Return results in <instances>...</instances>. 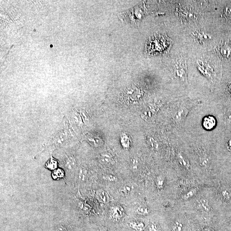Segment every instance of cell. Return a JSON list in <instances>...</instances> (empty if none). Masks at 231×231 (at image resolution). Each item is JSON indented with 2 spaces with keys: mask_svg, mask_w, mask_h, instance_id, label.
Masks as SVG:
<instances>
[{
  "mask_svg": "<svg viewBox=\"0 0 231 231\" xmlns=\"http://www.w3.org/2000/svg\"><path fill=\"white\" fill-rule=\"evenodd\" d=\"M200 101L192 99H180L173 103L169 114V122L177 135L181 133L185 121L190 111L201 105Z\"/></svg>",
  "mask_w": 231,
  "mask_h": 231,
  "instance_id": "6da1fadb",
  "label": "cell"
},
{
  "mask_svg": "<svg viewBox=\"0 0 231 231\" xmlns=\"http://www.w3.org/2000/svg\"><path fill=\"white\" fill-rule=\"evenodd\" d=\"M61 164L62 166L61 168L65 172L66 182L76 179L78 165L75 155L73 154L65 152L61 157Z\"/></svg>",
  "mask_w": 231,
  "mask_h": 231,
  "instance_id": "7a4b0ae2",
  "label": "cell"
},
{
  "mask_svg": "<svg viewBox=\"0 0 231 231\" xmlns=\"http://www.w3.org/2000/svg\"><path fill=\"white\" fill-rule=\"evenodd\" d=\"M196 151L198 164L200 167L204 169L209 168L212 163V158L207 146L201 142H196Z\"/></svg>",
  "mask_w": 231,
  "mask_h": 231,
  "instance_id": "3957f363",
  "label": "cell"
},
{
  "mask_svg": "<svg viewBox=\"0 0 231 231\" xmlns=\"http://www.w3.org/2000/svg\"><path fill=\"white\" fill-rule=\"evenodd\" d=\"M69 136L65 129L59 130L54 134L48 143V148L54 150L63 148L69 142Z\"/></svg>",
  "mask_w": 231,
  "mask_h": 231,
  "instance_id": "277c9868",
  "label": "cell"
},
{
  "mask_svg": "<svg viewBox=\"0 0 231 231\" xmlns=\"http://www.w3.org/2000/svg\"><path fill=\"white\" fill-rule=\"evenodd\" d=\"M162 105V103L160 101L149 103L143 110L141 117L145 121L152 122L156 117Z\"/></svg>",
  "mask_w": 231,
  "mask_h": 231,
  "instance_id": "5b68a950",
  "label": "cell"
},
{
  "mask_svg": "<svg viewBox=\"0 0 231 231\" xmlns=\"http://www.w3.org/2000/svg\"><path fill=\"white\" fill-rule=\"evenodd\" d=\"M141 96L140 91L136 87H131L125 91V98L129 102H135L138 101Z\"/></svg>",
  "mask_w": 231,
  "mask_h": 231,
  "instance_id": "8992f818",
  "label": "cell"
},
{
  "mask_svg": "<svg viewBox=\"0 0 231 231\" xmlns=\"http://www.w3.org/2000/svg\"><path fill=\"white\" fill-rule=\"evenodd\" d=\"M124 209L119 205L113 206L110 209V218L112 221L115 222L121 221L124 217Z\"/></svg>",
  "mask_w": 231,
  "mask_h": 231,
  "instance_id": "52a82bcc",
  "label": "cell"
},
{
  "mask_svg": "<svg viewBox=\"0 0 231 231\" xmlns=\"http://www.w3.org/2000/svg\"><path fill=\"white\" fill-rule=\"evenodd\" d=\"M177 163L181 168L185 170H189L191 169V165L188 158L182 151L179 150L177 151L176 155Z\"/></svg>",
  "mask_w": 231,
  "mask_h": 231,
  "instance_id": "ba28073f",
  "label": "cell"
},
{
  "mask_svg": "<svg viewBox=\"0 0 231 231\" xmlns=\"http://www.w3.org/2000/svg\"><path fill=\"white\" fill-rule=\"evenodd\" d=\"M69 120H67L69 123L72 125H74L75 127L80 128L83 125L84 122L79 112L76 110H73L70 114Z\"/></svg>",
  "mask_w": 231,
  "mask_h": 231,
  "instance_id": "9c48e42d",
  "label": "cell"
},
{
  "mask_svg": "<svg viewBox=\"0 0 231 231\" xmlns=\"http://www.w3.org/2000/svg\"><path fill=\"white\" fill-rule=\"evenodd\" d=\"M217 124L216 119L212 115L206 116L202 121V127L206 131L212 130L215 128Z\"/></svg>",
  "mask_w": 231,
  "mask_h": 231,
  "instance_id": "30bf717a",
  "label": "cell"
},
{
  "mask_svg": "<svg viewBox=\"0 0 231 231\" xmlns=\"http://www.w3.org/2000/svg\"><path fill=\"white\" fill-rule=\"evenodd\" d=\"M99 160L102 164L107 166H112L116 163L114 156L108 151L101 154L99 156Z\"/></svg>",
  "mask_w": 231,
  "mask_h": 231,
  "instance_id": "8fae6325",
  "label": "cell"
},
{
  "mask_svg": "<svg viewBox=\"0 0 231 231\" xmlns=\"http://www.w3.org/2000/svg\"><path fill=\"white\" fill-rule=\"evenodd\" d=\"M196 205L198 209L204 212H209L211 210V207L208 199L201 198L196 202Z\"/></svg>",
  "mask_w": 231,
  "mask_h": 231,
  "instance_id": "7c38bea8",
  "label": "cell"
},
{
  "mask_svg": "<svg viewBox=\"0 0 231 231\" xmlns=\"http://www.w3.org/2000/svg\"><path fill=\"white\" fill-rule=\"evenodd\" d=\"M95 196L99 202L103 204L108 203L110 201L109 194L104 190L98 189L95 191Z\"/></svg>",
  "mask_w": 231,
  "mask_h": 231,
  "instance_id": "4fadbf2b",
  "label": "cell"
},
{
  "mask_svg": "<svg viewBox=\"0 0 231 231\" xmlns=\"http://www.w3.org/2000/svg\"><path fill=\"white\" fill-rule=\"evenodd\" d=\"M149 147L153 150H157L159 146V141L158 137L153 134H149L147 137Z\"/></svg>",
  "mask_w": 231,
  "mask_h": 231,
  "instance_id": "5bb4252c",
  "label": "cell"
},
{
  "mask_svg": "<svg viewBox=\"0 0 231 231\" xmlns=\"http://www.w3.org/2000/svg\"><path fill=\"white\" fill-rule=\"evenodd\" d=\"M59 165L58 161L55 159L51 155L49 159L46 162V164H45V167L48 170L53 171L54 170H55L58 168Z\"/></svg>",
  "mask_w": 231,
  "mask_h": 231,
  "instance_id": "9a60e30c",
  "label": "cell"
},
{
  "mask_svg": "<svg viewBox=\"0 0 231 231\" xmlns=\"http://www.w3.org/2000/svg\"><path fill=\"white\" fill-rule=\"evenodd\" d=\"M87 141L95 147H98L102 145V141L99 137H95L94 135H88L86 136Z\"/></svg>",
  "mask_w": 231,
  "mask_h": 231,
  "instance_id": "2e32d148",
  "label": "cell"
},
{
  "mask_svg": "<svg viewBox=\"0 0 231 231\" xmlns=\"http://www.w3.org/2000/svg\"><path fill=\"white\" fill-rule=\"evenodd\" d=\"M120 143L125 149H128L130 146V138L125 133H123L120 136Z\"/></svg>",
  "mask_w": 231,
  "mask_h": 231,
  "instance_id": "e0dca14e",
  "label": "cell"
},
{
  "mask_svg": "<svg viewBox=\"0 0 231 231\" xmlns=\"http://www.w3.org/2000/svg\"><path fill=\"white\" fill-rule=\"evenodd\" d=\"M129 226L136 231H143L145 229V225L143 222L140 221H131L129 223Z\"/></svg>",
  "mask_w": 231,
  "mask_h": 231,
  "instance_id": "ac0fdd59",
  "label": "cell"
},
{
  "mask_svg": "<svg viewBox=\"0 0 231 231\" xmlns=\"http://www.w3.org/2000/svg\"><path fill=\"white\" fill-rule=\"evenodd\" d=\"M224 118L225 125H231V103L224 110Z\"/></svg>",
  "mask_w": 231,
  "mask_h": 231,
  "instance_id": "d6986e66",
  "label": "cell"
},
{
  "mask_svg": "<svg viewBox=\"0 0 231 231\" xmlns=\"http://www.w3.org/2000/svg\"><path fill=\"white\" fill-rule=\"evenodd\" d=\"M52 177L54 179H62L65 178V173L62 168H58L52 172Z\"/></svg>",
  "mask_w": 231,
  "mask_h": 231,
  "instance_id": "ffe728a7",
  "label": "cell"
},
{
  "mask_svg": "<svg viewBox=\"0 0 231 231\" xmlns=\"http://www.w3.org/2000/svg\"><path fill=\"white\" fill-rule=\"evenodd\" d=\"M221 197L223 199L227 201L231 200V188L229 187H224L221 189Z\"/></svg>",
  "mask_w": 231,
  "mask_h": 231,
  "instance_id": "44dd1931",
  "label": "cell"
},
{
  "mask_svg": "<svg viewBox=\"0 0 231 231\" xmlns=\"http://www.w3.org/2000/svg\"><path fill=\"white\" fill-rule=\"evenodd\" d=\"M155 184L158 189L162 190L164 188L165 184V179L164 176L159 175L156 178Z\"/></svg>",
  "mask_w": 231,
  "mask_h": 231,
  "instance_id": "7402d4cb",
  "label": "cell"
},
{
  "mask_svg": "<svg viewBox=\"0 0 231 231\" xmlns=\"http://www.w3.org/2000/svg\"><path fill=\"white\" fill-rule=\"evenodd\" d=\"M135 212L137 214L140 216H147L150 213V211L148 207L146 206H141L136 209Z\"/></svg>",
  "mask_w": 231,
  "mask_h": 231,
  "instance_id": "603a6c76",
  "label": "cell"
},
{
  "mask_svg": "<svg viewBox=\"0 0 231 231\" xmlns=\"http://www.w3.org/2000/svg\"><path fill=\"white\" fill-rule=\"evenodd\" d=\"M173 231H185V227L183 223L180 221H175L172 226Z\"/></svg>",
  "mask_w": 231,
  "mask_h": 231,
  "instance_id": "cb8c5ba5",
  "label": "cell"
},
{
  "mask_svg": "<svg viewBox=\"0 0 231 231\" xmlns=\"http://www.w3.org/2000/svg\"><path fill=\"white\" fill-rule=\"evenodd\" d=\"M196 193H197V190L195 188H193L190 189L185 194H184L182 198L184 200L189 199L195 196Z\"/></svg>",
  "mask_w": 231,
  "mask_h": 231,
  "instance_id": "d4e9b609",
  "label": "cell"
},
{
  "mask_svg": "<svg viewBox=\"0 0 231 231\" xmlns=\"http://www.w3.org/2000/svg\"><path fill=\"white\" fill-rule=\"evenodd\" d=\"M121 193L124 195H129L132 191V187L129 184H125L121 188Z\"/></svg>",
  "mask_w": 231,
  "mask_h": 231,
  "instance_id": "484cf974",
  "label": "cell"
},
{
  "mask_svg": "<svg viewBox=\"0 0 231 231\" xmlns=\"http://www.w3.org/2000/svg\"><path fill=\"white\" fill-rule=\"evenodd\" d=\"M79 113L81 116L84 123L86 125L89 124L90 123V117L87 112L84 110H80Z\"/></svg>",
  "mask_w": 231,
  "mask_h": 231,
  "instance_id": "4316f807",
  "label": "cell"
},
{
  "mask_svg": "<svg viewBox=\"0 0 231 231\" xmlns=\"http://www.w3.org/2000/svg\"><path fill=\"white\" fill-rule=\"evenodd\" d=\"M225 94L226 97L231 100V79L229 80L225 85Z\"/></svg>",
  "mask_w": 231,
  "mask_h": 231,
  "instance_id": "83f0119b",
  "label": "cell"
},
{
  "mask_svg": "<svg viewBox=\"0 0 231 231\" xmlns=\"http://www.w3.org/2000/svg\"><path fill=\"white\" fill-rule=\"evenodd\" d=\"M103 179L105 181L111 182H115L118 181L117 177L112 174H107L104 175Z\"/></svg>",
  "mask_w": 231,
  "mask_h": 231,
  "instance_id": "f1b7e54d",
  "label": "cell"
},
{
  "mask_svg": "<svg viewBox=\"0 0 231 231\" xmlns=\"http://www.w3.org/2000/svg\"><path fill=\"white\" fill-rule=\"evenodd\" d=\"M131 166L134 170L138 169L140 166V160L137 158H134L131 159Z\"/></svg>",
  "mask_w": 231,
  "mask_h": 231,
  "instance_id": "f546056e",
  "label": "cell"
},
{
  "mask_svg": "<svg viewBox=\"0 0 231 231\" xmlns=\"http://www.w3.org/2000/svg\"><path fill=\"white\" fill-rule=\"evenodd\" d=\"M196 37L197 39L198 40L201 42L208 40V39H210V37L209 35H208V34H205V33H202V32L198 33L196 35Z\"/></svg>",
  "mask_w": 231,
  "mask_h": 231,
  "instance_id": "4dcf8cb0",
  "label": "cell"
},
{
  "mask_svg": "<svg viewBox=\"0 0 231 231\" xmlns=\"http://www.w3.org/2000/svg\"><path fill=\"white\" fill-rule=\"evenodd\" d=\"M149 231H159V228L157 224H156L155 223H152L149 225V229H148Z\"/></svg>",
  "mask_w": 231,
  "mask_h": 231,
  "instance_id": "1f68e13d",
  "label": "cell"
},
{
  "mask_svg": "<svg viewBox=\"0 0 231 231\" xmlns=\"http://www.w3.org/2000/svg\"><path fill=\"white\" fill-rule=\"evenodd\" d=\"M56 231H68L67 229L63 225H60L56 229Z\"/></svg>",
  "mask_w": 231,
  "mask_h": 231,
  "instance_id": "d6a6232c",
  "label": "cell"
},
{
  "mask_svg": "<svg viewBox=\"0 0 231 231\" xmlns=\"http://www.w3.org/2000/svg\"><path fill=\"white\" fill-rule=\"evenodd\" d=\"M227 147L229 150H231V139H230L228 141Z\"/></svg>",
  "mask_w": 231,
  "mask_h": 231,
  "instance_id": "836d02e7",
  "label": "cell"
},
{
  "mask_svg": "<svg viewBox=\"0 0 231 231\" xmlns=\"http://www.w3.org/2000/svg\"><path fill=\"white\" fill-rule=\"evenodd\" d=\"M202 231H212V229L210 227H206L203 229Z\"/></svg>",
  "mask_w": 231,
  "mask_h": 231,
  "instance_id": "e575fe53",
  "label": "cell"
}]
</instances>
